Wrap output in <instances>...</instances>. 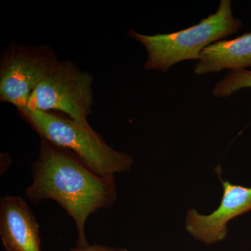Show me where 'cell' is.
<instances>
[{
	"label": "cell",
	"mask_w": 251,
	"mask_h": 251,
	"mask_svg": "<svg viewBox=\"0 0 251 251\" xmlns=\"http://www.w3.org/2000/svg\"><path fill=\"white\" fill-rule=\"evenodd\" d=\"M231 3L230 0H221L216 13L176 32L145 35L133 29L127 31L146 49L148 58L144 69L166 73L176 63L199 59L207 46L237 33L242 23L232 15Z\"/></svg>",
	"instance_id": "2"
},
{
	"label": "cell",
	"mask_w": 251,
	"mask_h": 251,
	"mask_svg": "<svg viewBox=\"0 0 251 251\" xmlns=\"http://www.w3.org/2000/svg\"><path fill=\"white\" fill-rule=\"evenodd\" d=\"M94 77L71 61L59 62L31 94L26 109L58 111L89 126L94 104Z\"/></svg>",
	"instance_id": "4"
},
{
	"label": "cell",
	"mask_w": 251,
	"mask_h": 251,
	"mask_svg": "<svg viewBox=\"0 0 251 251\" xmlns=\"http://www.w3.org/2000/svg\"><path fill=\"white\" fill-rule=\"evenodd\" d=\"M31 175L32 184L26 188L25 197L34 204L45 200L58 203L75 222L77 246H88L86 222L91 214L116 201L115 176L94 173L72 151L42 138Z\"/></svg>",
	"instance_id": "1"
},
{
	"label": "cell",
	"mask_w": 251,
	"mask_h": 251,
	"mask_svg": "<svg viewBox=\"0 0 251 251\" xmlns=\"http://www.w3.org/2000/svg\"><path fill=\"white\" fill-rule=\"evenodd\" d=\"M60 62L49 46L12 43L0 62V100L26 108L31 94Z\"/></svg>",
	"instance_id": "5"
},
{
	"label": "cell",
	"mask_w": 251,
	"mask_h": 251,
	"mask_svg": "<svg viewBox=\"0 0 251 251\" xmlns=\"http://www.w3.org/2000/svg\"><path fill=\"white\" fill-rule=\"evenodd\" d=\"M222 182L224 195L219 207L209 215L189 209L186 217V229L195 239L210 245L227 237V224L231 220L251 211V187Z\"/></svg>",
	"instance_id": "6"
},
{
	"label": "cell",
	"mask_w": 251,
	"mask_h": 251,
	"mask_svg": "<svg viewBox=\"0 0 251 251\" xmlns=\"http://www.w3.org/2000/svg\"><path fill=\"white\" fill-rule=\"evenodd\" d=\"M248 67H251V32L207 46L201 52L193 72L201 75L224 69L237 71Z\"/></svg>",
	"instance_id": "8"
},
{
	"label": "cell",
	"mask_w": 251,
	"mask_h": 251,
	"mask_svg": "<svg viewBox=\"0 0 251 251\" xmlns=\"http://www.w3.org/2000/svg\"><path fill=\"white\" fill-rule=\"evenodd\" d=\"M18 111L41 138L70 150L97 174L115 176L129 171L133 165L130 154L111 148L91 126L51 112L26 108Z\"/></svg>",
	"instance_id": "3"
},
{
	"label": "cell",
	"mask_w": 251,
	"mask_h": 251,
	"mask_svg": "<svg viewBox=\"0 0 251 251\" xmlns=\"http://www.w3.org/2000/svg\"><path fill=\"white\" fill-rule=\"evenodd\" d=\"M0 235L7 251H41L39 224L20 196H6L1 200Z\"/></svg>",
	"instance_id": "7"
},
{
	"label": "cell",
	"mask_w": 251,
	"mask_h": 251,
	"mask_svg": "<svg viewBox=\"0 0 251 251\" xmlns=\"http://www.w3.org/2000/svg\"><path fill=\"white\" fill-rule=\"evenodd\" d=\"M247 88H251V71H231L216 84L213 94L219 98H227L237 91Z\"/></svg>",
	"instance_id": "9"
},
{
	"label": "cell",
	"mask_w": 251,
	"mask_h": 251,
	"mask_svg": "<svg viewBox=\"0 0 251 251\" xmlns=\"http://www.w3.org/2000/svg\"><path fill=\"white\" fill-rule=\"evenodd\" d=\"M69 251H128L126 249H122V248H114L105 247V246L100 245V244H94L90 245L89 244L87 247H78L74 248Z\"/></svg>",
	"instance_id": "10"
}]
</instances>
